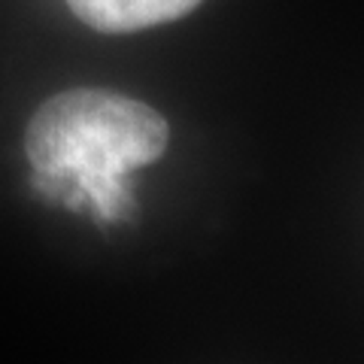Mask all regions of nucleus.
<instances>
[{
    "label": "nucleus",
    "mask_w": 364,
    "mask_h": 364,
    "mask_svg": "<svg viewBox=\"0 0 364 364\" xmlns=\"http://www.w3.org/2000/svg\"><path fill=\"white\" fill-rule=\"evenodd\" d=\"M167 122L134 97L100 88H73L33 112L25 136L33 188L46 200L97 222H122L134 198L124 186L136 167L161 158Z\"/></svg>",
    "instance_id": "f257e3e1"
},
{
    "label": "nucleus",
    "mask_w": 364,
    "mask_h": 364,
    "mask_svg": "<svg viewBox=\"0 0 364 364\" xmlns=\"http://www.w3.org/2000/svg\"><path fill=\"white\" fill-rule=\"evenodd\" d=\"M200 0H67L79 21L104 33H131L182 18Z\"/></svg>",
    "instance_id": "f03ea898"
}]
</instances>
